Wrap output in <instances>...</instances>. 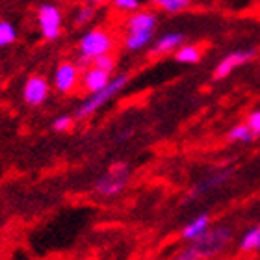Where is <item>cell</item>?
<instances>
[{
    "label": "cell",
    "instance_id": "cell-1",
    "mask_svg": "<svg viewBox=\"0 0 260 260\" xmlns=\"http://www.w3.org/2000/svg\"><path fill=\"white\" fill-rule=\"evenodd\" d=\"M126 82H128V76H126V75H119L117 78L110 80L108 86L103 87L101 91L91 93V97L87 99L86 103H84L80 108L76 110V117H78V119H86L87 115H91L93 112H97L101 106H104V104L108 103L110 99L115 97V95H117V93H119L121 89L126 86Z\"/></svg>",
    "mask_w": 260,
    "mask_h": 260
},
{
    "label": "cell",
    "instance_id": "cell-2",
    "mask_svg": "<svg viewBox=\"0 0 260 260\" xmlns=\"http://www.w3.org/2000/svg\"><path fill=\"white\" fill-rule=\"evenodd\" d=\"M112 49H114V38L106 30H101V28L87 32L78 43L80 54L89 58V60L97 58V56L108 54V52H112Z\"/></svg>",
    "mask_w": 260,
    "mask_h": 260
},
{
    "label": "cell",
    "instance_id": "cell-3",
    "mask_svg": "<svg viewBox=\"0 0 260 260\" xmlns=\"http://www.w3.org/2000/svg\"><path fill=\"white\" fill-rule=\"evenodd\" d=\"M126 177H128V168L126 164H114L106 177L99 180L95 190L104 197L117 195L126 186Z\"/></svg>",
    "mask_w": 260,
    "mask_h": 260
},
{
    "label": "cell",
    "instance_id": "cell-4",
    "mask_svg": "<svg viewBox=\"0 0 260 260\" xmlns=\"http://www.w3.org/2000/svg\"><path fill=\"white\" fill-rule=\"evenodd\" d=\"M38 22H39V30H41L45 39L54 41V39L60 38L61 13L56 6H50V4L41 6L38 11Z\"/></svg>",
    "mask_w": 260,
    "mask_h": 260
},
{
    "label": "cell",
    "instance_id": "cell-5",
    "mask_svg": "<svg viewBox=\"0 0 260 260\" xmlns=\"http://www.w3.org/2000/svg\"><path fill=\"white\" fill-rule=\"evenodd\" d=\"M231 238V233L225 229H214V231H206L201 238L195 240V247L203 253L205 256H210L217 251L223 249V245L227 244Z\"/></svg>",
    "mask_w": 260,
    "mask_h": 260
},
{
    "label": "cell",
    "instance_id": "cell-6",
    "mask_svg": "<svg viewBox=\"0 0 260 260\" xmlns=\"http://www.w3.org/2000/svg\"><path fill=\"white\" fill-rule=\"evenodd\" d=\"M80 80V71L78 65L71 63V61H63L58 65V69L54 73V87L63 95H69L71 91H75L76 84Z\"/></svg>",
    "mask_w": 260,
    "mask_h": 260
},
{
    "label": "cell",
    "instance_id": "cell-7",
    "mask_svg": "<svg viewBox=\"0 0 260 260\" xmlns=\"http://www.w3.org/2000/svg\"><path fill=\"white\" fill-rule=\"evenodd\" d=\"M22 97H24V103L28 106H39L43 104L49 97V82L45 76L34 75L30 76L24 84V89H22Z\"/></svg>",
    "mask_w": 260,
    "mask_h": 260
},
{
    "label": "cell",
    "instance_id": "cell-8",
    "mask_svg": "<svg viewBox=\"0 0 260 260\" xmlns=\"http://www.w3.org/2000/svg\"><path fill=\"white\" fill-rule=\"evenodd\" d=\"M253 56H255L253 50H242V52H233V54L225 56V58L216 65V69H214V78L221 80V78H225V76L231 75L236 67L247 63Z\"/></svg>",
    "mask_w": 260,
    "mask_h": 260
},
{
    "label": "cell",
    "instance_id": "cell-9",
    "mask_svg": "<svg viewBox=\"0 0 260 260\" xmlns=\"http://www.w3.org/2000/svg\"><path fill=\"white\" fill-rule=\"evenodd\" d=\"M110 75H112V73H106V71L91 65L89 69H86L84 73H82V87L89 93L101 91V89L108 86L110 80H112Z\"/></svg>",
    "mask_w": 260,
    "mask_h": 260
},
{
    "label": "cell",
    "instance_id": "cell-10",
    "mask_svg": "<svg viewBox=\"0 0 260 260\" xmlns=\"http://www.w3.org/2000/svg\"><path fill=\"white\" fill-rule=\"evenodd\" d=\"M154 28H156V15L147 10H136L126 21L128 32H152Z\"/></svg>",
    "mask_w": 260,
    "mask_h": 260
},
{
    "label": "cell",
    "instance_id": "cell-11",
    "mask_svg": "<svg viewBox=\"0 0 260 260\" xmlns=\"http://www.w3.org/2000/svg\"><path fill=\"white\" fill-rule=\"evenodd\" d=\"M184 43V36L179 32H171V34H166L164 38H160L154 43L152 47L151 54L152 56H160V54H169V52H173L175 49H179L180 45Z\"/></svg>",
    "mask_w": 260,
    "mask_h": 260
},
{
    "label": "cell",
    "instance_id": "cell-12",
    "mask_svg": "<svg viewBox=\"0 0 260 260\" xmlns=\"http://www.w3.org/2000/svg\"><path fill=\"white\" fill-rule=\"evenodd\" d=\"M208 225H210V219H208V216H206V214H203V216H199V217H195L193 221H190L184 227V231H182V238L190 240V242H195V240L201 238V236L208 231Z\"/></svg>",
    "mask_w": 260,
    "mask_h": 260
},
{
    "label": "cell",
    "instance_id": "cell-13",
    "mask_svg": "<svg viewBox=\"0 0 260 260\" xmlns=\"http://www.w3.org/2000/svg\"><path fill=\"white\" fill-rule=\"evenodd\" d=\"M175 60L179 63L193 65L201 60V50L197 45H180L177 52H175Z\"/></svg>",
    "mask_w": 260,
    "mask_h": 260
},
{
    "label": "cell",
    "instance_id": "cell-14",
    "mask_svg": "<svg viewBox=\"0 0 260 260\" xmlns=\"http://www.w3.org/2000/svg\"><path fill=\"white\" fill-rule=\"evenodd\" d=\"M152 39V32H128L125 39V47L128 50H140L149 45Z\"/></svg>",
    "mask_w": 260,
    "mask_h": 260
},
{
    "label": "cell",
    "instance_id": "cell-15",
    "mask_svg": "<svg viewBox=\"0 0 260 260\" xmlns=\"http://www.w3.org/2000/svg\"><path fill=\"white\" fill-rule=\"evenodd\" d=\"M240 249L247 251V253H251V251H260V227L251 229V231H247V233L244 234V238L240 242Z\"/></svg>",
    "mask_w": 260,
    "mask_h": 260
},
{
    "label": "cell",
    "instance_id": "cell-16",
    "mask_svg": "<svg viewBox=\"0 0 260 260\" xmlns=\"http://www.w3.org/2000/svg\"><path fill=\"white\" fill-rule=\"evenodd\" d=\"M255 132L251 130V126L245 123V125H236L234 128L229 130V141H251L255 138Z\"/></svg>",
    "mask_w": 260,
    "mask_h": 260
},
{
    "label": "cell",
    "instance_id": "cell-17",
    "mask_svg": "<svg viewBox=\"0 0 260 260\" xmlns=\"http://www.w3.org/2000/svg\"><path fill=\"white\" fill-rule=\"evenodd\" d=\"M151 4L160 6L162 10L169 11V13H179V11L186 10L190 6L191 0H149Z\"/></svg>",
    "mask_w": 260,
    "mask_h": 260
},
{
    "label": "cell",
    "instance_id": "cell-18",
    "mask_svg": "<svg viewBox=\"0 0 260 260\" xmlns=\"http://www.w3.org/2000/svg\"><path fill=\"white\" fill-rule=\"evenodd\" d=\"M17 39V32L13 24L8 21H0V47H8Z\"/></svg>",
    "mask_w": 260,
    "mask_h": 260
},
{
    "label": "cell",
    "instance_id": "cell-19",
    "mask_svg": "<svg viewBox=\"0 0 260 260\" xmlns=\"http://www.w3.org/2000/svg\"><path fill=\"white\" fill-rule=\"evenodd\" d=\"M229 173H221V175H216V177H210V179H206V182H203V184H199L197 188H195L193 191H191V195H197V193H203V191H208L212 190V188H216V186H219L223 182V180L227 179Z\"/></svg>",
    "mask_w": 260,
    "mask_h": 260
},
{
    "label": "cell",
    "instance_id": "cell-20",
    "mask_svg": "<svg viewBox=\"0 0 260 260\" xmlns=\"http://www.w3.org/2000/svg\"><path fill=\"white\" fill-rule=\"evenodd\" d=\"M95 67H99V69L106 71V73H112V71L115 69V58L112 54H103V56H97V58H93V63Z\"/></svg>",
    "mask_w": 260,
    "mask_h": 260
},
{
    "label": "cell",
    "instance_id": "cell-21",
    "mask_svg": "<svg viewBox=\"0 0 260 260\" xmlns=\"http://www.w3.org/2000/svg\"><path fill=\"white\" fill-rule=\"evenodd\" d=\"M73 123H75V121H73L71 115H61V117H58V119L54 121L52 128H54L56 132H67V130H71Z\"/></svg>",
    "mask_w": 260,
    "mask_h": 260
},
{
    "label": "cell",
    "instance_id": "cell-22",
    "mask_svg": "<svg viewBox=\"0 0 260 260\" xmlns=\"http://www.w3.org/2000/svg\"><path fill=\"white\" fill-rule=\"evenodd\" d=\"M112 2L117 10L123 11H136L140 8V0H112Z\"/></svg>",
    "mask_w": 260,
    "mask_h": 260
},
{
    "label": "cell",
    "instance_id": "cell-23",
    "mask_svg": "<svg viewBox=\"0 0 260 260\" xmlns=\"http://www.w3.org/2000/svg\"><path fill=\"white\" fill-rule=\"evenodd\" d=\"M91 15H93V8H91V6H84V8L78 11V15H76V24H78V26L86 24V22L91 19Z\"/></svg>",
    "mask_w": 260,
    "mask_h": 260
},
{
    "label": "cell",
    "instance_id": "cell-24",
    "mask_svg": "<svg viewBox=\"0 0 260 260\" xmlns=\"http://www.w3.org/2000/svg\"><path fill=\"white\" fill-rule=\"evenodd\" d=\"M247 125L251 126V130H253L256 136L260 134V110H256V112H253V114L249 115V119H247Z\"/></svg>",
    "mask_w": 260,
    "mask_h": 260
},
{
    "label": "cell",
    "instance_id": "cell-25",
    "mask_svg": "<svg viewBox=\"0 0 260 260\" xmlns=\"http://www.w3.org/2000/svg\"><path fill=\"white\" fill-rule=\"evenodd\" d=\"M87 4H91V6H99V4H104L106 0H86Z\"/></svg>",
    "mask_w": 260,
    "mask_h": 260
}]
</instances>
